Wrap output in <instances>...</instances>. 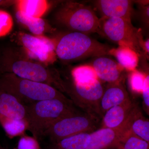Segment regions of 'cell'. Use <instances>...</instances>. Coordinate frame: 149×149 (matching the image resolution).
Here are the masks:
<instances>
[{
    "label": "cell",
    "mask_w": 149,
    "mask_h": 149,
    "mask_svg": "<svg viewBox=\"0 0 149 149\" xmlns=\"http://www.w3.org/2000/svg\"><path fill=\"white\" fill-rule=\"evenodd\" d=\"M69 99L44 100L26 106L28 130L38 140L56 121L79 111Z\"/></svg>",
    "instance_id": "6da1fadb"
},
{
    "label": "cell",
    "mask_w": 149,
    "mask_h": 149,
    "mask_svg": "<svg viewBox=\"0 0 149 149\" xmlns=\"http://www.w3.org/2000/svg\"><path fill=\"white\" fill-rule=\"evenodd\" d=\"M0 89L13 95L25 105L48 99H67L56 88L19 77L11 73L0 75Z\"/></svg>",
    "instance_id": "7a4b0ae2"
},
{
    "label": "cell",
    "mask_w": 149,
    "mask_h": 149,
    "mask_svg": "<svg viewBox=\"0 0 149 149\" xmlns=\"http://www.w3.org/2000/svg\"><path fill=\"white\" fill-rule=\"evenodd\" d=\"M111 49L81 32H72L65 34L56 45V55L64 61H71L90 57L109 54Z\"/></svg>",
    "instance_id": "3957f363"
},
{
    "label": "cell",
    "mask_w": 149,
    "mask_h": 149,
    "mask_svg": "<svg viewBox=\"0 0 149 149\" xmlns=\"http://www.w3.org/2000/svg\"><path fill=\"white\" fill-rule=\"evenodd\" d=\"M0 70L1 73H12L22 79L45 83L64 92V81L58 73L37 63L23 60L13 62L4 56Z\"/></svg>",
    "instance_id": "277c9868"
},
{
    "label": "cell",
    "mask_w": 149,
    "mask_h": 149,
    "mask_svg": "<svg viewBox=\"0 0 149 149\" xmlns=\"http://www.w3.org/2000/svg\"><path fill=\"white\" fill-rule=\"evenodd\" d=\"M58 21L73 31L88 35L98 33L100 19L89 6L68 2L57 13Z\"/></svg>",
    "instance_id": "5b68a950"
},
{
    "label": "cell",
    "mask_w": 149,
    "mask_h": 149,
    "mask_svg": "<svg viewBox=\"0 0 149 149\" xmlns=\"http://www.w3.org/2000/svg\"><path fill=\"white\" fill-rule=\"evenodd\" d=\"M100 118L95 115L78 111L61 118L53 123L44 136L48 137L51 143L79 133H91L95 130Z\"/></svg>",
    "instance_id": "8992f818"
},
{
    "label": "cell",
    "mask_w": 149,
    "mask_h": 149,
    "mask_svg": "<svg viewBox=\"0 0 149 149\" xmlns=\"http://www.w3.org/2000/svg\"><path fill=\"white\" fill-rule=\"evenodd\" d=\"M98 33L119 46H127L136 52L140 48L141 36L131 21L120 18L100 19Z\"/></svg>",
    "instance_id": "52a82bcc"
},
{
    "label": "cell",
    "mask_w": 149,
    "mask_h": 149,
    "mask_svg": "<svg viewBox=\"0 0 149 149\" xmlns=\"http://www.w3.org/2000/svg\"><path fill=\"white\" fill-rule=\"evenodd\" d=\"M105 87L99 79L85 85L72 83L69 85L64 82V92H66L74 104L88 113L100 118V104Z\"/></svg>",
    "instance_id": "ba28073f"
},
{
    "label": "cell",
    "mask_w": 149,
    "mask_h": 149,
    "mask_svg": "<svg viewBox=\"0 0 149 149\" xmlns=\"http://www.w3.org/2000/svg\"><path fill=\"white\" fill-rule=\"evenodd\" d=\"M19 40L24 50L31 58L44 63H51L56 56V44L43 35L36 36L26 33L20 35Z\"/></svg>",
    "instance_id": "9c48e42d"
},
{
    "label": "cell",
    "mask_w": 149,
    "mask_h": 149,
    "mask_svg": "<svg viewBox=\"0 0 149 149\" xmlns=\"http://www.w3.org/2000/svg\"><path fill=\"white\" fill-rule=\"evenodd\" d=\"M128 131L126 125L117 129L100 128L90 133L91 139L86 149H120V141Z\"/></svg>",
    "instance_id": "30bf717a"
},
{
    "label": "cell",
    "mask_w": 149,
    "mask_h": 149,
    "mask_svg": "<svg viewBox=\"0 0 149 149\" xmlns=\"http://www.w3.org/2000/svg\"><path fill=\"white\" fill-rule=\"evenodd\" d=\"M91 65L101 82L111 84L122 81L124 69L112 59L104 56L96 57Z\"/></svg>",
    "instance_id": "8fae6325"
},
{
    "label": "cell",
    "mask_w": 149,
    "mask_h": 149,
    "mask_svg": "<svg viewBox=\"0 0 149 149\" xmlns=\"http://www.w3.org/2000/svg\"><path fill=\"white\" fill-rule=\"evenodd\" d=\"M131 101L122 81L108 84L105 87L100 104L101 118L105 113L113 107L126 103Z\"/></svg>",
    "instance_id": "7c38bea8"
},
{
    "label": "cell",
    "mask_w": 149,
    "mask_h": 149,
    "mask_svg": "<svg viewBox=\"0 0 149 149\" xmlns=\"http://www.w3.org/2000/svg\"><path fill=\"white\" fill-rule=\"evenodd\" d=\"M136 106L131 100L110 109L102 118L100 128L117 129L124 127Z\"/></svg>",
    "instance_id": "4fadbf2b"
},
{
    "label": "cell",
    "mask_w": 149,
    "mask_h": 149,
    "mask_svg": "<svg viewBox=\"0 0 149 149\" xmlns=\"http://www.w3.org/2000/svg\"><path fill=\"white\" fill-rule=\"evenodd\" d=\"M132 1L127 0H100L95 6L102 17L120 18L131 21Z\"/></svg>",
    "instance_id": "5bb4252c"
},
{
    "label": "cell",
    "mask_w": 149,
    "mask_h": 149,
    "mask_svg": "<svg viewBox=\"0 0 149 149\" xmlns=\"http://www.w3.org/2000/svg\"><path fill=\"white\" fill-rule=\"evenodd\" d=\"M0 116L11 119L26 120V106L13 95L0 89Z\"/></svg>",
    "instance_id": "9a60e30c"
},
{
    "label": "cell",
    "mask_w": 149,
    "mask_h": 149,
    "mask_svg": "<svg viewBox=\"0 0 149 149\" xmlns=\"http://www.w3.org/2000/svg\"><path fill=\"white\" fill-rule=\"evenodd\" d=\"M128 130L149 143V120L143 115L137 105L127 123Z\"/></svg>",
    "instance_id": "2e32d148"
},
{
    "label": "cell",
    "mask_w": 149,
    "mask_h": 149,
    "mask_svg": "<svg viewBox=\"0 0 149 149\" xmlns=\"http://www.w3.org/2000/svg\"><path fill=\"white\" fill-rule=\"evenodd\" d=\"M109 54L113 55L123 69L132 71L136 70L139 63V56L136 52L127 46H119L116 49H112Z\"/></svg>",
    "instance_id": "e0dca14e"
},
{
    "label": "cell",
    "mask_w": 149,
    "mask_h": 149,
    "mask_svg": "<svg viewBox=\"0 0 149 149\" xmlns=\"http://www.w3.org/2000/svg\"><path fill=\"white\" fill-rule=\"evenodd\" d=\"M90 139V133H79L52 143L50 149H86Z\"/></svg>",
    "instance_id": "ac0fdd59"
},
{
    "label": "cell",
    "mask_w": 149,
    "mask_h": 149,
    "mask_svg": "<svg viewBox=\"0 0 149 149\" xmlns=\"http://www.w3.org/2000/svg\"><path fill=\"white\" fill-rule=\"evenodd\" d=\"M48 5L47 1L44 0H22L17 2V10L38 18H41L47 11Z\"/></svg>",
    "instance_id": "d6986e66"
},
{
    "label": "cell",
    "mask_w": 149,
    "mask_h": 149,
    "mask_svg": "<svg viewBox=\"0 0 149 149\" xmlns=\"http://www.w3.org/2000/svg\"><path fill=\"white\" fill-rule=\"evenodd\" d=\"M15 17L19 23L27 27L33 35H42L45 30V22L42 19L29 16L19 10L16 11Z\"/></svg>",
    "instance_id": "ffe728a7"
},
{
    "label": "cell",
    "mask_w": 149,
    "mask_h": 149,
    "mask_svg": "<svg viewBox=\"0 0 149 149\" xmlns=\"http://www.w3.org/2000/svg\"><path fill=\"white\" fill-rule=\"evenodd\" d=\"M0 124L2 126L7 136L10 139L24 135L28 130L27 120L11 119L0 116Z\"/></svg>",
    "instance_id": "44dd1931"
},
{
    "label": "cell",
    "mask_w": 149,
    "mask_h": 149,
    "mask_svg": "<svg viewBox=\"0 0 149 149\" xmlns=\"http://www.w3.org/2000/svg\"><path fill=\"white\" fill-rule=\"evenodd\" d=\"M73 82L79 85L91 84L98 80L95 71L91 65H82L72 70Z\"/></svg>",
    "instance_id": "7402d4cb"
},
{
    "label": "cell",
    "mask_w": 149,
    "mask_h": 149,
    "mask_svg": "<svg viewBox=\"0 0 149 149\" xmlns=\"http://www.w3.org/2000/svg\"><path fill=\"white\" fill-rule=\"evenodd\" d=\"M120 146V149H149V143L128 130L121 139Z\"/></svg>",
    "instance_id": "603a6c76"
},
{
    "label": "cell",
    "mask_w": 149,
    "mask_h": 149,
    "mask_svg": "<svg viewBox=\"0 0 149 149\" xmlns=\"http://www.w3.org/2000/svg\"><path fill=\"white\" fill-rule=\"evenodd\" d=\"M146 76L143 73L136 70L132 71L129 81L130 88L133 92L137 93H142Z\"/></svg>",
    "instance_id": "cb8c5ba5"
},
{
    "label": "cell",
    "mask_w": 149,
    "mask_h": 149,
    "mask_svg": "<svg viewBox=\"0 0 149 149\" xmlns=\"http://www.w3.org/2000/svg\"><path fill=\"white\" fill-rule=\"evenodd\" d=\"M13 25V19L10 15L5 11L0 10V37L9 34Z\"/></svg>",
    "instance_id": "d4e9b609"
},
{
    "label": "cell",
    "mask_w": 149,
    "mask_h": 149,
    "mask_svg": "<svg viewBox=\"0 0 149 149\" xmlns=\"http://www.w3.org/2000/svg\"><path fill=\"white\" fill-rule=\"evenodd\" d=\"M17 149H41L37 139L32 136L23 135L21 136Z\"/></svg>",
    "instance_id": "484cf974"
},
{
    "label": "cell",
    "mask_w": 149,
    "mask_h": 149,
    "mask_svg": "<svg viewBox=\"0 0 149 149\" xmlns=\"http://www.w3.org/2000/svg\"><path fill=\"white\" fill-rule=\"evenodd\" d=\"M143 98V107L145 111L149 114V75H147L142 89Z\"/></svg>",
    "instance_id": "4316f807"
},
{
    "label": "cell",
    "mask_w": 149,
    "mask_h": 149,
    "mask_svg": "<svg viewBox=\"0 0 149 149\" xmlns=\"http://www.w3.org/2000/svg\"><path fill=\"white\" fill-rule=\"evenodd\" d=\"M149 39L147 40L146 42L144 43V48L146 51L147 52L149 53Z\"/></svg>",
    "instance_id": "83f0119b"
},
{
    "label": "cell",
    "mask_w": 149,
    "mask_h": 149,
    "mask_svg": "<svg viewBox=\"0 0 149 149\" xmlns=\"http://www.w3.org/2000/svg\"><path fill=\"white\" fill-rule=\"evenodd\" d=\"M120 149L118 148H110V149Z\"/></svg>",
    "instance_id": "f1b7e54d"
},
{
    "label": "cell",
    "mask_w": 149,
    "mask_h": 149,
    "mask_svg": "<svg viewBox=\"0 0 149 149\" xmlns=\"http://www.w3.org/2000/svg\"><path fill=\"white\" fill-rule=\"evenodd\" d=\"M0 149H4L3 148H2V147L1 146V145H0Z\"/></svg>",
    "instance_id": "f546056e"
},
{
    "label": "cell",
    "mask_w": 149,
    "mask_h": 149,
    "mask_svg": "<svg viewBox=\"0 0 149 149\" xmlns=\"http://www.w3.org/2000/svg\"><path fill=\"white\" fill-rule=\"evenodd\" d=\"M2 1H1V0H0V3H1V2Z\"/></svg>",
    "instance_id": "4dcf8cb0"
}]
</instances>
